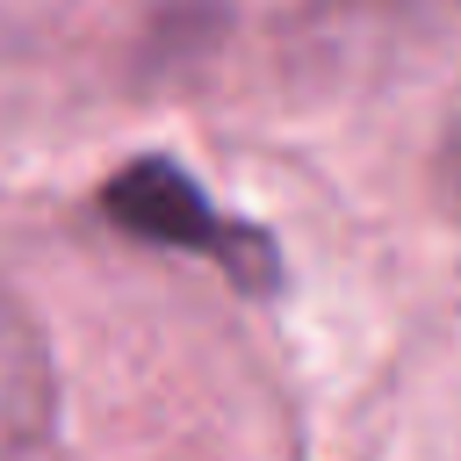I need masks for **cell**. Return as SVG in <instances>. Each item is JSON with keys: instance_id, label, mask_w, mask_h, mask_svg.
<instances>
[{"instance_id": "6da1fadb", "label": "cell", "mask_w": 461, "mask_h": 461, "mask_svg": "<svg viewBox=\"0 0 461 461\" xmlns=\"http://www.w3.org/2000/svg\"><path fill=\"white\" fill-rule=\"evenodd\" d=\"M94 202H101V216L115 230H130L144 245H166V252H194L216 274H230L245 295H274L281 288V245L259 223L223 216L209 202V187L180 158H166V151H144V158L115 166Z\"/></svg>"}, {"instance_id": "7a4b0ae2", "label": "cell", "mask_w": 461, "mask_h": 461, "mask_svg": "<svg viewBox=\"0 0 461 461\" xmlns=\"http://www.w3.org/2000/svg\"><path fill=\"white\" fill-rule=\"evenodd\" d=\"M58 418V382H50V353L43 331L22 303L0 295V461H22L50 439Z\"/></svg>"}]
</instances>
